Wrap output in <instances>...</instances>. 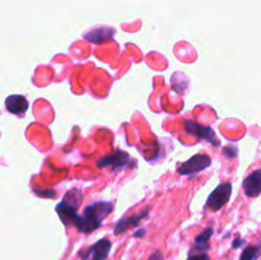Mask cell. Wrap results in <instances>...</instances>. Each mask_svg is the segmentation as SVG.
I'll list each match as a JSON object with an SVG mask.
<instances>
[{
    "label": "cell",
    "instance_id": "ffe728a7",
    "mask_svg": "<svg viewBox=\"0 0 261 260\" xmlns=\"http://www.w3.org/2000/svg\"><path fill=\"white\" fill-rule=\"evenodd\" d=\"M145 233H147V231H145L144 228H140V229H138L137 232H134L133 237H134V239H142L143 236H145Z\"/></svg>",
    "mask_w": 261,
    "mask_h": 260
},
{
    "label": "cell",
    "instance_id": "7a4b0ae2",
    "mask_svg": "<svg viewBox=\"0 0 261 260\" xmlns=\"http://www.w3.org/2000/svg\"><path fill=\"white\" fill-rule=\"evenodd\" d=\"M82 200H83V194L79 189L74 188L71 190L66 191L65 195L63 196L60 203L56 205L55 211L58 213L60 221L68 226H74L76 217H78V209L81 206Z\"/></svg>",
    "mask_w": 261,
    "mask_h": 260
},
{
    "label": "cell",
    "instance_id": "6da1fadb",
    "mask_svg": "<svg viewBox=\"0 0 261 260\" xmlns=\"http://www.w3.org/2000/svg\"><path fill=\"white\" fill-rule=\"evenodd\" d=\"M114 209V203L111 201H94L83 209V213L78 214L74 227L79 233L89 235L101 227L102 222Z\"/></svg>",
    "mask_w": 261,
    "mask_h": 260
},
{
    "label": "cell",
    "instance_id": "d6986e66",
    "mask_svg": "<svg viewBox=\"0 0 261 260\" xmlns=\"http://www.w3.org/2000/svg\"><path fill=\"white\" fill-rule=\"evenodd\" d=\"M148 260H163L162 251H161V250H155V251L148 257Z\"/></svg>",
    "mask_w": 261,
    "mask_h": 260
},
{
    "label": "cell",
    "instance_id": "4fadbf2b",
    "mask_svg": "<svg viewBox=\"0 0 261 260\" xmlns=\"http://www.w3.org/2000/svg\"><path fill=\"white\" fill-rule=\"evenodd\" d=\"M172 89L177 94H184L186 92V89L189 88V79L186 76V74L181 73V71H176L172 74Z\"/></svg>",
    "mask_w": 261,
    "mask_h": 260
},
{
    "label": "cell",
    "instance_id": "ac0fdd59",
    "mask_svg": "<svg viewBox=\"0 0 261 260\" xmlns=\"http://www.w3.org/2000/svg\"><path fill=\"white\" fill-rule=\"evenodd\" d=\"M245 244H246V241H245L244 239H241V237L237 236L236 239L233 240V242H232V247H233V249H240V247L244 246Z\"/></svg>",
    "mask_w": 261,
    "mask_h": 260
},
{
    "label": "cell",
    "instance_id": "52a82bcc",
    "mask_svg": "<svg viewBox=\"0 0 261 260\" xmlns=\"http://www.w3.org/2000/svg\"><path fill=\"white\" fill-rule=\"evenodd\" d=\"M111 247L112 244L109 239H101L87 250H81L78 256L83 260H106L111 251Z\"/></svg>",
    "mask_w": 261,
    "mask_h": 260
},
{
    "label": "cell",
    "instance_id": "30bf717a",
    "mask_svg": "<svg viewBox=\"0 0 261 260\" xmlns=\"http://www.w3.org/2000/svg\"><path fill=\"white\" fill-rule=\"evenodd\" d=\"M245 195L249 198H256L261 194V168L254 170L242 183Z\"/></svg>",
    "mask_w": 261,
    "mask_h": 260
},
{
    "label": "cell",
    "instance_id": "9a60e30c",
    "mask_svg": "<svg viewBox=\"0 0 261 260\" xmlns=\"http://www.w3.org/2000/svg\"><path fill=\"white\" fill-rule=\"evenodd\" d=\"M223 154L226 155L227 158H229V160H233V158H236L237 154H239V150H237V148L233 147V145H227L223 149Z\"/></svg>",
    "mask_w": 261,
    "mask_h": 260
},
{
    "label": "cell",
    "instance_id": "5bb4252c",
    "mask_svg": "<svg viewBox=\"0 0 261 260\" xmlns=\"http://www.w3.org/2000/svg\"><path fill=\"white\" fill-rule=\"evenodd\" d=\"M261 255V244L256 246H247L242 251L240 260H257Z\"/></svg>",
    "mask_w": 261,
    "mask_h": 260
},
{
    "label": "cell",
    "instance_id": "7c38bea8",
    "mask_svg": "<svg viewBox=\"0 0 261 260\" xmlns=\"http://www.w3.org/2000/svg\"><path fill=\"white\" fill-rule=\"evenodd\" d=\"M213 227H206L205 229H203L194 240V246L190 252H208L209 240L213 236Z\"/></svg>",
    "mask_w": 261,
    "mask_h": 260
},
{
    "label": "cell",
    "instance_id": "8992f818",
    "mask_svg": "<svg viewBox=\"0 0 261 260\" xmlns=\"http://www.w3.org/2000/svg\"><path fill=\"white\" fill-rule=\"evenodd\" d=\"M212 165V160L208 154L205 153H200V154H195L191 158H189L186 162H184L182 165L177 167V172L180 175L185 176H193L195 173L201 172V171L206 170L209 166Z\"/></svg>",
    "mask_w": 261,
    "mask_h": 260
},
{
    "label": "cell",
    "instance_id": "3957f363",
    "mask_svg": "<svg viewBox=\"0 0 261 260\" xmlns=\"http://www.w3.org/2000/svg\"><path fill=\"white\" fill-rule=\"evenodd\" d=\"M97 167L98 168H107L110 167L112 171L119 170H126V168L137 167V162L134 158L130 157L129 153L124 152V150L116 149L105 157L99 158L97 161Z\"/></svg>",
    "mask_w": 261,
    "mask_h": 260
},
{
    "label": "cell",
    "instance_id": "277c9868",
    "mask_svg": "<svg viewBox=\"0 0 261 260\" xmlns=\"http://www.w3.org/2000/svg\"><path fill=\"white\" fill-rule=\"evenodd\" d=\"M184 127H185V132L189 135H193L196 139L205 140V142H208L213 147H219L221 145V140L218 139L214 130L212 127L206 126V125L200 124V122L195 121V120L186 119L184 121Z\"/></svg>",
    "mask_w": 261,
    "mask_h": 260
},
{
    "label": "cell",
    "instance_id": "2e32d148",
    "mask_svg": "<svg viewBox=\"0 0 261 260\" xmlns=\"http://www.w3.org/2000/svg\"><path fill=\"white\" fill-rule=\"evenodd\" d=\"M188 260H211L206 252H189Z\"/></svg>",
    "mask_w": 261,
    "mask_h": 260
},
{
    "label": "cell",
    "instance_id": "8fae6325",
    "mask_svg": "<svg viewBox=\"0 0 261 260\" xmlns=\"http://www.w3.org/2000/svg\"><path fill=\"white\" fill-rule=\"evenodd\" d=\"M30 107V102L22 94H10L5 99V109L13 115H23Z\"/></svg>",
    "mask_w": 261,
    "mask_h": 260
},
{
    "label": "cell",
    "instance_id": "ba28073f",
    "mask_svg": "<svg viewBox=\"0 0 261 260\" xmlns=\"http://www.w3.org/2000/svg\"><path fill=\"white\" fill-rule=\"evenodd\" d=\"M149 211H150V205H147L144 209H143V211L138 212V213H134V214H130V216L124 217V218L120 219L119 222H116V224H115V227H114L115 236H119V235L125 233V232L129 231V229L139 226L140 222H142L143 219L148 216Z\"/></svg>",
    "mask_w": 261,
    "mask_h": 260
},
{
    "label": "cell",
    "instance_id": "5b68a950",
    "mask_svg": "<svg viewBox=\"0 0 261 260\" xmlns=\"http://www.w3.org/2000/svg\"><path fill=\"white\" fill-rule=\"evenodd\" d=\"M232 194V184L231 183H222L214 189L208 196L205 203V208H209L212 212H218L226 205L227 201L229 200Z\"/></svg>",
    "mask_w": 261,
    "mask_h": 260
},
{
    "label": "cell",
    "instance_id": "e0dca14e",
    "mask_svg": "<svg viewBox=\"0 0 261 260\" xmlns=\"http://www.w3.org/2000/svg\"><path fill=\"white\" fill-rule=\"evenodd\" d=\"M35 193L42 198H55L56 196L55 190H53V189L51 190H37V189H35Z\"/></svg>",
    "mask_w": 261,
    "mask_h": 260
},
{
    "label": "cell",
    "instance_id": "9c48e42d",
    "mask_svg": "<svg viewBox=\"0 0 261 260\" xmlns=\"http://www.w3.org/2000/svg\"><path fill=\"white\" fill-rule=\"evenodd\" d=\"M115 36V28L107 27V25H102V27L92 28L91 31L84 33V40L88 42L96 43V45H101V43L111 41Z\"/></svg>",
    "mask_w": 261,
    "mask_h": 260
}]
</instances>
